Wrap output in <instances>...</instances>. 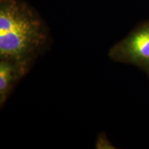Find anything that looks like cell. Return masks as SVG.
Segmentation results:
<instances>
[{
  "mask_svg": "<svg viewBox=\"0 0 149 149\" xmlns=\"http://www.w3.org/2000/svg\"><path fill=\"white\" fill-rule=\"evenodd\" d=\"M48 42L42 20L29 6L0 0V59L31 65Z\"/></svg>",
  "mask_w": 149,
  "mask_h": 149,
  "instance_id": "obj_1",
  "label": "cell"
},
{
  "mask_svg": "<svg viewBox=\"0 0 149 149\" xmlns=\"http://www.w3.org/2000/svg\"><path fill=\"white\" fill-rule=\"evenodd\" d=\"M109 57L113 61L149 70V23L115 44L109 50Z\"/></svg>",
  "mask_w": 149,
  "mask_h": 149,
  "instance_id": "obj_2",
  "label": "cell"
},
{
  "mask_svg": "<svg viewBox=\"0 0 149 149\" xmlns=\"http://www.w3.org/2000/svg\"><path fill=\"white\" fill-rule=\"evenodd\" d=\"M31 65L0 59V107H2L12 93L15 85L25 75Z\"/></svg>",
  "mask_w": 149,
  "mask_h": 149,
  "instance_id": "obj_3",
  "label": "cell"
},
{
  "mask_svg": "<svg viewBox=\"0 0 149 149\" xmlns=\"http://www.w3.org/2000/svg\"><path fill=\"white\" fill-rule=\"evenodd\" d=\"M95 148L97 149H112L115 148V147L110 143L106 134L102 133L98 135L97 139Z\"/></svg>",
  "mask_w": 149,
  "mask_h": 149,
  "instance_id": "obj_4",
  "label": "cell"
}]
</instances>
